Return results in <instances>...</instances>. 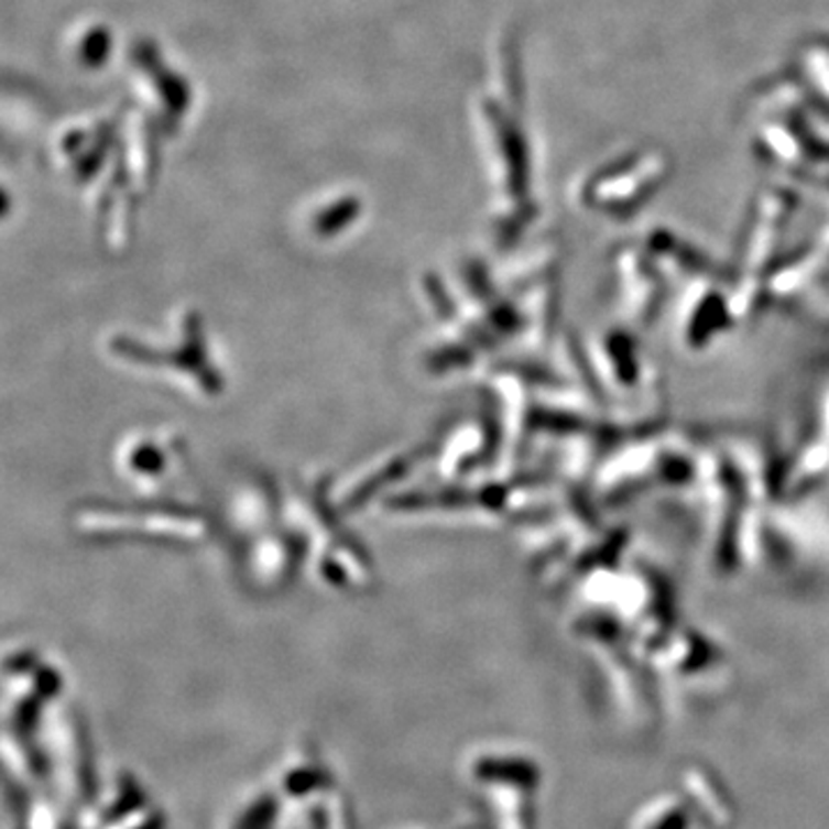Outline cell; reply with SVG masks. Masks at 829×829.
<instances>
[{
	"mask_svg": "<svg viewBox=\"0 0 829 829\" xmlns=\"http://www.w3.org/2000/svg\"><path fill=\"white\" fill-rule=\"evenodd\" d=\"M274 816H276V804L272 797H263L261 801H257L254 807H251L244 818L240 820V825L236 829H270L272 822H274Z\"/></svg>",
	"mask_w": 829,
	"mask_h": 829,
	"instance_id": "cell-1",
	"label": "cell"
},
{
	"mask_svg": "<svg viewBox=\"0 0 829 829\" xmlns=\"http://www.w3.org/2000/svg\"><path fill=\"white\" fill-rule=\"evenodd\" d=\"M141 804H143V797L139 795L137 788H132V790H122L118 804L113 807V814H107V820L116 822V820H120L122 816H128L132 809L141 807Z\"/></svg>",
	"mask_w": 829,
	"mask_h": 829,
	"instance_id": "cell-2",
	"label": "cell"
},
{
	"mask_svg": "<svg viewBox=\"0 0 829 829\" xmlns=\"http://www.w3.org/2000/svg\"><path fill=\"white\" fill-rule=\"evenodd\" d=\"M316 784H318L316 772L314 774L312 772H297L288 778L286 786H288L291 795H305L309 788H316Z\"/></svg>",
	"mask_w": 829,
	"mask_h": 829,
	"instance_id": "cell-3",
	"label": "cell"
}]
</instances>
